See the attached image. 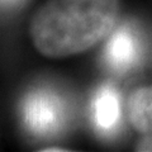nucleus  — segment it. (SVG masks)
Here are the masks:
<instances>
[{
	"label": "nucleus",
	"mask_w": 152,
	"mask_h": 152,
	"mask_svg": "<svg viewBox=\"0 0 152 152\" xmlns=\"http://www.w3.org/2000/svg\"><path fill=\"white\" fill-rule=\"evenodd\" d=\"M132 126L145 136H152V86L137 89L128 100Z\"/></svg>",
	"instance_id": "39448f33"
},
{
	"label": "nucleus",
	"mask_w": 152,
	"mask_h": 152,
	"mask_svg": "<svg viewBox=\"0 0 152 152\" xmlns=\"http://www.w3.org/2000/svg\"><path fill=\"white\" fill-rule=\"evenodd\" d=\"M23 0H0V4L1 5H5V7H13V5H17Z\"/></svg>",
	"instance_id": "0eeeda50"
},
{
	"label": "nucleus",
	"mask_w": 152,
	"mask_h": 152,
	"mask_svg": "<svg viewBox=\"0 0 152 152\" xmlns=\"http://www.w3.org/2000/svg\"><path fill=\"white\" fill-rule=\"evenodd\" d=\"M118 13L119 0H47L33 15L29 34L43 56L77 55L112 32Z\"/></svg>",
	"instance_id": "f257e3e1"
},
{
	"label": "nucleus",
	"mask_w": 152,
	"mask_h": 152,
	"mask_svg": "<svg viewBox=\"0 0 152 152\" xmlns=\"http://www.w3.org/2000/svg\"><path fill=\"white\" fill-rule=\"evenodd\" d=\"M22 115L27 129L33 134H53L65 124L66 104L51 90L36 89L23 100Z\"/></svg>",
	"instance_id": "f03ea898"
},
{
	"label": "nucleus",
	"mask_w": 152,
	"mask_h": 152,
	"mask_svg": "<svg viewBox=\"0 0 152 152\" xmlns=\"http://www.w3.org/2000/svg\"><path fill=\"white\" fill-rule=\"evenodd\" d=\"M42 151H46V152H50V151H57V152H60V151H67V150H66V148H58V147H55V148L47 147V148H43Z\"/></svg>",
	"instance_id": "6e6552de"
},
{
	"label": "nucleus",
	"mask_w": 152,
	"mask_h": 152,
	"mask_svg": "<svg viewBox=\"0 0 152 152\" xmlns=\"http://www.w3.org/2000/svg\"><path fill=\"white\" fill-rule=\"evenodd\" d=\"M91 109L94 124L99 132L109 134L117 129L121 121V99L112 85L107 84L98 89Z\"/></svg>",
	"instance_id": "20e7f679"
},
{
	"label": "nucleus",
	"mask_w": 152,
	"mask_h": 152,
	"mask_svg": "<svg viewBox=\"0 0 152 152\" xmlns=\"http://www.w3.org/2000/svg\"><path fill=\"white\" fill-rule=\"evenodd\" d=\"M140 47L137 38L128 27H122L113 33L105 47V61L115 71H126L137 62Z\"/></svg>",
	"instance_id": "7ed1b4c3"
},
{
	"label": "nucleus",
	"mask_w": 152,
	"mask_h": 152,
	"mask_svg": "<svg viewBox=\"0 0 152 152\" xmlns=\"http://www.w3.org/2000/svg\"><path fill=\"white\" fill-rule=\"evenodd\" d=\"M137 150L138 151H152V136H146L138 143Z\"/></svg>",
	"instance_id": "423d86ee"
}]
</instances>
